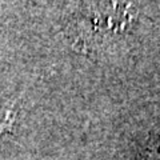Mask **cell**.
I'll return each instance as SVG.
<instances>
[{
  "mask_svg": "<svg viewBox=\"0 0 160 160\" xmlns=\"http://www.w3.org/2000/svg\"><path fill=\"white\" fill-rule=\"evenodd\" d=\"M146 160H160V133L149 142L146 151Z\"/></svg>",
  "mask_w": 160,
  "mask_h": 160,
  "instance_id": "obj_3",
  "label": "cell"
},
{
  "mask_svg": "<svg viewBox=\"0 0 160 160\" xmlns=\"http://www.w3.org/2000/svg\"><path fill=\"white\" fill-rule=\"evenodd\" d=\"M91 7L82 15L79 26V35L86 42H98L103 35H115L122 32L129 26L133 19V8L131 4L100 3L89 4Z\"/></svg>",
  "mask_w": 160,
  "mask_h": 160,
  "instance_id": "obj_1",
  "label": "cell"
},
{
  "mask_svg": "<svg viewBox=\"0 0 160 160\" xmlns=\"http://www.w3.org/2000/svg\"><path fill=\"white\" fill-rule=\"evenodd\" d=\"M16 104L18 99L8 102L6 106L0 109V138L4 132H9L15 124V119H16Z\"/></svg>",
  "mask_w": 160,
  "mask_h": 160,
  "instance_id": "obj_2",
  "label": "cell"
}]
</instances>
